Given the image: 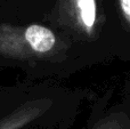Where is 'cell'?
Instances as JSON below:
<instances>
[{"label": "cell", "mask_w": 130, "mask_h": 129, "mask_svg": "<svg viewBox=\"0 0 130 129\" xmlns=\"http://www.w3.org/2000/svg\"><path fill=\"white\" fill-rule=\"evenodd\" d=\"M53 102L49 100H39L25 105L23 109L16 111L8 119L0 122V129H20L29 125L33 120L40 118L52 107Z\"/></svg>", "instance_id": "5"}, {"label": "cell", "mask_w": 130, "mask_h": 129, "mask_svg": "<svg viewBox=\"0 0 130 129\" xmlns=\"http://www.w3.org/2000/svg\"><path fill=\"white\" fill-rule=\"evenodd\" d=\"M50 22L53 29L73 45L87 66L115 58L112 0H58Z\"/></svg>", "instance_id": "1"}, {"label": "cell", "mask_w": 130, "mask_h": 129, "mask_svg": "<svg viewBox=\"0 0 130 129\" xmlns=\"http://www.w3.org/2000/svg\"><path fill=\"white\" fill-rule=\"evenodd\" d=\"M0 54L9 58L54 64L70 72L87 68L65 37L53 27L36 23L24 26L0 25Z\"/></svg>", "instance_id": "2"}, {"label": "cell", "mask_w": 130, "mask_h": 129, "mask_svg": "<svg viewBox=\"0 0 130 129\" xmlns=\"http://www.w3.org/2000/svg\"><path fill=\"white\" fill-rule=\"evenodd\" d=\"M83 129H130V81L96 98Z\"/></svg>", "instance_id": "3"}, {"label": "cell", "mask_w": 130, "mask_h": 129, "mask_svg": "<svg viewBox=\"0 0 130 129\" xmlns=\"http://www.w3.org/2000/svg\"><path fill=\"white\" fill-rule=\"evenodd\" d=\"M115 18V58L130 62V0H112Z\"/></svg>", "instance_id": "4"}]
</instances>
